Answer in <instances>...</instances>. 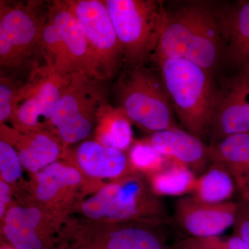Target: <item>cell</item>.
Wrapping results in <instances>:
<instances>
[{"label":"cell","mask_w":249,"mask_h":249,"mask_svg":"<svg viewBox=\"0 0 249 249\" xmlns=\"http://www.w3.org/2000/svg\"><path fill=\"white\" fill-rule=\"evenodd\" d=\"M29 187V201L69 218L92 186L76 165L66 158L33 175Z\"/></svg>","instance_id":"12"},{"label":"cell","mask_w":249,"mask_h":249,"mask_svg":"<svg viewBox=\"0 0 249 249\" xmlns=\"http://www.w3.org/2000/svg\"><path fill=\"white\" fill-rule=\"evenodd\" d=\"M69 221L34 201L12 204L1 220V238L15 249H59Z\"/></svg>","instance_id":"9"},{"label":"cell","mask_w":249,"mask_h":249,"mask_svg":"<svg viewBox=\"0 0 249 249\" xmlns=\"http://www.w3.org/2000/svg\"><path fill=\"white\" fill-rule=\"evenodd\" d=\"M69 76L53 73L45 64L32 69L18 96L11 122L19 131H49L52 116Z\"/></svg>","instance_id":"11"},{"label":"cell","mask_w":249,"mask_h":249,"mask_svg":"<svg viewBox=\"0 0 249 249\" xmlns=\"http://www.w3.org/2000/svg\"><path fill=\"white\" fill-rule=\"evenodd\" d=\"M12 187L9 183L0 180V219H4L10 206L12 204Z\"/></svg>","instance_id":"29"},{"label":"cell","mask_w":249,"mask_h":249,"mask_svg":"<svg viewBox=\"0 0 249 249\" xmlns=\"http://www.w3.org/2000/svg\"><path fill=\"white\" fill-rule=\"evenodd\" d=\"M238 210V203L208 204L183 196L175 203L171 225L190 237H218L233 227Z\"/></svg>","instance_id":"13"},{"label":"cell","mask_w":249,"mask_h":249,"mask_svg":"<svg viewBox=\"0 0 249 249\" xmlns=\"http://www.w3.org/2000/svg\"><path fill=\"white\" fill-rule=\"evenodd\" d=\"M145 139L168 160L186 165L197 178L211 165L209 145L181 128L155 132Z\"/></svg>","instance_id":"18"},{"label":"cell","mask_w":249,"mask_h":249,"mask_svg":"<svg viewBox=\"0 0 249 249\" xmlns=\"http://www.w3.org/2000/svg\"><path fill=\"white\" fill-rule=\"evenodd\" d=\"M234 235L240 237L249 246V219L238 210L233 225Z\"/></svg>","instance_id":"30"},{"label":"cell","mask_w":249,"mask_h":249,"mask_svg":"<svg viewBox=\"0 0 249 249\" xmlns=\"http://www.w3.org/2000/svg\"><path fill=\"white\" fill-rule=\"evenodd\" d=\"M226 242L228 249H249V246L245 241L235 235L228 239Z\"/></svg>","instance_id":"32"},{"label":"cell","mask_w":249,"mask_h":249,"mask_svg":"<svg viewBox=\"0 0 249 249\" xmlns=\"http://www.w3.org/2000/svg\"><path fill=\"white\" fill-rule=\"evenodd\" d=\"M147 178L157 196H183L193 193L197 176L186 165L169 160L165 168Z\"/></svg>","instance_id":"23"},{"label":"cell","mask_w":249,"mask_h":249,"mask_svg":"<svg viewBox=\"0 0 249 249\" xmlns=\"http://www.w3.org/2000/svg\"><path fill=\"white\" fill-rule=\"evenodd\" d=\"M73 213L89 222L172 224L166 205L152 191L147 177L137 173L103 185L85 198Z\"/></svg>","instance_id":"2"},{"label":"cell","mask_w":249,"mask_h":249,"mask_svg":"<svg viewBox=\"0 0 249 249\" xmlns=\"http://www.w3.org/2000/svg\"><path fill=\"white\" fill-rule=\"evenodd\" d=\"M103 83L83 72L69 76L49 127L67 147L96 128L98 112L107 103Z\"/></svg>","instance_id":"7"},{"label":"cell","mask_w":249,"mask_h":249,"mask_svg":"<svg viewBox=\"0 0 249 249\" xmlns=\"http://www.w3.org/2000/svg\"><path fill=\"white\" fill-rule=\"evenodd\" d=\"M173 110L187 132L203 140L209 135L217 91L211 73L183 59L157 62Z\"/></svg>","instance_id":"3"},{"label":"cell","mask_w":249,"mask_h":249,"mask_svg":"<svg viewBox=\"0 0 249 249\" xmlns=\"http://www.w3.org/2000/svg\"><path fill=\"white\" fill-rule=\"evenodd\" d=\"M67 158L76 165L88 181L97 184L100 181H112L134 173L125 152L105 146L95 140L82 142L74 153L69 151Z\"/></svg>","instance_id":"16"},{"label":"cell","mask_w":249,"mask_h":249,"mask_svg":"<svg viewBox=\"0 0 249 249\" xmlns=\"http://www.w3.org/2000/svg\"><path fill=\"white\" fill-rule=\"evenodd\" d=\"M236 191L235 180L229 170L222 165L211 163L196 178L190 196L208 204H221L229 201Z\"/></svg>","instance_id":"21"},{"label":"cell","mask_w":249,"mask_h":249,"mask_svg":"<svg viewBox=\"0 0 249 249\" xmlns=\"http://www.w3.org/2000/svg\"><path fill=\"white\" fill-rule=\"evenodd\" d=\"M211 163L225 167L232 178L249 172V133L233 134L209 145Z\"/></svg>","instance_id":"22"},{"label":"cell","mask_w":249,"mask_h":249,"mask_svg":"<svg viewBox=\"0 0 249 249\" xmlns=\"http://www.w3.org/2000/svg\"><path fill=\"white\" fill-rule=\"evenodd\" d=\"M242 133H249V71H240L217 91L210 127V145Z\"/></svg>","instance_id":"14"},{"label":"cell","mask_w":249,"mask_h":249,"mask_svg":"<svg viewBox=\"0 0 249 249\" xmlns=\"http://www.w3.org/2000/svg\"><path fill=\"white\" fill-rule=\"evenodd\" d=\"M43 1H0V67L14 76L41 65L40 41L49 17Z\"/></svg>","instance_id":"4"},{"label":"cell","mask_w":249,"mask_h":249,"mask_svg":"<svg viewBox=\"0 0 249 249\" xmlns=\"http://www.w3.org/2000/svg\"><path fill=\"white\" fill-rule=\"evenodd\" d=\"M128 158L134 173L142 174L146 177L158 173L169 161L145 139L133 143L129 148Z\"/></svg>","instance_id":"25"},{"label":"cell","mask_w":249,"mask_h":249,"mask_svg":"<svg viewBox=\"0 0 249 249\" xmlns=\"http://www.w3.org/2000/svg\"><path fill=\"white\" fill-rule=\"evenodd\" d=\"M236 188L240 193L241 200L249 203V172L234 177Z\"/></svg>","instance_id":"31"},{"label":"cell","mask_w":249,"mask_h":249,"mask_svg":"<svg viewBox=\"0 0 249 249\" xmlns=\"http://www.w3.org/2000/svg\"><path fill=\"white\" fill-rule=\"evenodd\" d=\"M224 40L217 8L192 3L166 11L160 42L151 60L183 59L213 71L223 58Z\"/></svg>","instance_id":"1"},{"label":"cell","mask_w":249,"mask_h":249,"mask_svg":"<svg viewBox=\"0 0 249 249\" xmlns=\"http://www.w3.org/2000/svg\"><path fill=\"white\" fill-rule=\"evenodd\" d=\"M40 58L53 73L65 77L71 74L58 28L49 16L40 41Z\"/></svg>","instance_id":"24"},{"label":"cell","mask_w":249,"mask_h":249,"mask_svg":"<svg viewBox=\"0 0 249 249\" xmlns=\"http://www.w3.org/2000/svg\"><path fill=\"white\" fill-rule=\"evenodd\" d=\"M132 124L121 108L106 103L98 112L95 141L105 146L125 152L133 145Z\"/></svg>","instance_id":"20"},{"label":"cell","mask_w":249,"mask_h":249,"mask_svg":"<svg viewBox=\"0 0 249 249\" xmlns=\"http://www.w3.org/2000/svg\"><path fill=\"white\" fill-rule=\"evenodd\" d=\"M0 129L1 139L16 148L23 168L32 175L68 155V147L50 131H19L5 124Z\"/></svg>","instance_id":"15"},{"label":"cell","mask_w":249,"mask_h":249,"mask_svg":"<svg viewBox=\"0 0 249 249\" xmlns=\"http://www.w3.org/2000/svg\"><path fill=\"white\" fill-rule=\"evenodd\" d=\"M181 249H228L227 242L219 237H189L180 244Z\"/></svg>","instance_id":"28"},{"label":"cell","mask_w":249,"mask_h":249,"mask_svg":"<svg viewBox=\"0 0 249 249\" xmlns=\"http://www.w3.org/2000/svg\"><path fill=\"white\" fill-rule=\"evenodd\" d=\"M23 166L17 150L10 142L0 139L1 180L13 187L22 178Z\"/></svg>","instance_id":"27"},{"label":"cell","mask_w":249,"mask_h":249,"mask_svg":"<svg viewBox=\"0 0 249 249\" xmlns=\"http://www.w3.org/2000/svg\"><path fill=\"white\" fill-rule=\"evenodd\" d=\"M24 85L12 75L1 72L0 76V124L11 121L18 96Z\"/></svg>","instance_id":"26"},{"label":"cell","mask_w":249,"mask_h":249,"mask_svg":"<svg viewBox=\"0 0 249 249\" xmlns=\"http://www.w3.org/2000/svg\"><path fill=\"white\" fill-rule=\"evenodd\" d=\"M120 44L124 65L145 66L160 42L166 9L155 0H103Z\"/></svg>","instance_id":"5"},{"label":"cell","mask_w":249,"mask_h":249,"mask_svg":"<svg viewBox=\"0 0 249 249\" xmlns=\"http://www.w3.org/2000/svg\"><path fill=\"white\" fill-rule=\"evenodd\" d=\"M84 30L92 56L96 79L114 78L124 64V55L109 13L102 0H66Z\"/></svg>","instance_id":"10"},{"label":"cell","mask_w":249,"mask_h":249,"mask_svg":"<svg viewBox=\"0 0 249 249\" xmlns=\"http://www.w3.org/2000/svg\"><path fill=\"white\" fill-rule=\"evenodd\" d=\"M1 249H15L12 247L5 243V242H1Z\"/></svg>","instance_id":"34"},{"label":"cell","mask_w":249,"mask_h":249,"mask_svg":"<svg viewBox=\"0 0 249 249\" xmlns=\"http://www.w3.org/2000/svg\"><path fill=\"white\" fill-rule=\"evenodd\" d=\"M49 16L58 28L71 74L83 72L96 78L84 30L66 0H55L49 3Z\"/></svg>","instance_id":"17"},{"label":"cell","mask_w":249,"mask_h":249,"mask_svg":"<svg viewBox=\"0 0 249 249\" xmlns=\"http://www.w3.org/2000/svg\"><path fill=\"white\" fill-rule=\"evenodd\" d=\"M223 58L240 71H249V1L234 8L218 9Z\"/></svg>","instance_id":"19"},{"label":"cell","mask_w":249,"mask_h":249,"mask_svg":"<svg viewBox=\"0 0 249 249\" xmlns=\"http://www.w3.org/2000/svg\"><path fill=\"white\" fill-rule=\"evenodd\" d=\"M118 107L150 133L180 128L160 77L145 66L124 67L114 85Z\"/></svg>","instance_id":"6"},{"label":"cell","mask_w":249,"mask_h":249,"mask_svg":"<svg viewBox=\"0 0 249 249\" xmlns=\"http://www.w3.org/2000/svg\"><path fill=\"white\" fill-rule=\"evenodd\" d=\"M165 226L143 222L70 219L59 249H170L163 229Z\"/></svg>","instance_id":"8"},{"label":"cell","mask_w":249,"mask_h":249,"mask_svg":"<svg viewBox=\"0 0 249 249\" xmlns=\"http://www.w3.org/2000/svg\"><path fill=\"white\" fill-rule=\"evenodd\" d=\"M239 211L249 219V203L241 200L238 203Z\"/></svg>","instance_id":"33"}]
</instances>
